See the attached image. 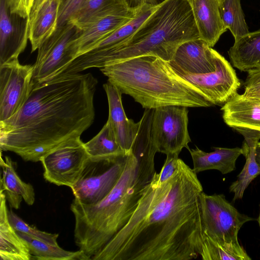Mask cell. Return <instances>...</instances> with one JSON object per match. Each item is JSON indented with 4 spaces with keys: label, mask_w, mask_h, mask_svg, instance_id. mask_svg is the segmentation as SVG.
I'll list each match as a JSON object with an SVG mask.
<instances>
[{
    "label": "cell",
    "mask_w": 260,
    "mask_h": 260,
    "mask_svg": "<svg viewBox=\"0 0 260 260\" xmlns=\"http://www.w3.org/2000/svg\"><path fill=\"white\" fill-rule=\"evenodd\" d=\"M197 174L180 158L166 181L158 183L156 172L127 224L91 259L197 258L204 239Z\"/></svg>",
    "instance_id": "6da1fadb"
},
{
    "label": "cell",
    "mask_w": 260,
    "mask_h": 260,
    "mask_svg": "<svg viewBox=\"0 0 260 260\" xmlns=\"http://www.w3.org/2000/svg\"><path fill=\"white\" fill-rule=\"evenodd\" d=\"M97 84L89 73L31 83L22 107L0 121L1 150L13 152L26 161H40L64 142L80 137L94 119Z\"/></svg>",
    "instance_id": "7a4b0ae2"
},
{
    "label": "cell",
    "mask_w": 260,
    "mask_h": 260,
    "mask_svg": "<svg viewBox=\"0 0 260 260\" xmlns=\"http://www.w3.org/2000/svg\"><path fill=\"white\" fill-rule=\"evenodd\" d=\"M108 81L132 96L143 108L167 106L208 107L212 104L169 62L153 55L134 57L100 68Z\"/></svg>",
    "instance_id": "3957f363"
},
{
    "label": "cell",
    "mask_w": 260,
    "mask_h": 260,
    "mask_svg": "<svg viewBox=\"0 0 260 260\" xmlns=\"http://www.w3.org/2000/svg\"><path fill=\"white\" fill-rule=\"evenodd\" d=\"M151 180L139 174L138 159L130 150L118 181L107 196L92 204L73 200L70 209L75 217V242L90 259L127 224Z\"/></svg>",
    "instance_id": "277c9868"
},
{
    "label": "cell",
    "mask_w": 260,
    "mask_h": 260,
    "mask_svg": "<svg viewBox=\"0 0 260 260\" xmlns=\"http://www.w3.org/2000/svg\"><path fill=\"white\" fill-rule=\"evenodd\" d=\"M199 38L187 1L162 0L129 40L104 59L102 67L145 55L170 62L180 45Z\"/></svg>",
    "instance_id": "5b68a950"
},
{
    "label": "cell",
    "mask_w": 260,
    "mask_h": 260,
    "mask_svg": "<svg viewBox=\"0 0 260 260\" xmlns=\"http://www.w3.org/2000/svg\"><path fill=\"white\" fill-rule=\"evenodd\" d=\"M199 199L204 237L245 252L238 241V232L246 222L253 219L239 212L223 194L208 195L202 191Z\"/></svg>",
    "instance_id": "8992f818"
},
{
    "label": "cell",
    "mask_w": 260,
    "mask_h": 260,
    "mask_svg": "<svg viewBox=\"0 0 260 260\" xmlns=\"http://www.w3.org/2000/svg\"><path fill=\"white\" fill-rule=\"evenodd\" d=\"M77 28L67 22L57 27L38 48L31 83L40 84L57 77L75 59L71 48Z\"/></svg>",
    "instance_id": "52a82bcc"
},
{
    "label": "cell",
    "mask_w": 260,
    "mask_h": 260,
    "mask_svg": "<svg viewBox=\"0 0 260 260\" xmlns=\"http://www.w3.org/2000/svg\"><path fill=\"white\" fill-rule=\"evenodd\" d=\"M187 107L167 106L153 110L152 137L157 152L179 155L182 149L190 148Z\"/></svg>",
    "instance_id": "ba28073f"
},
{
    "label": "cell",
    "mask_w": 260,
    "mask_h": 260,
    "mask_svg": "<svg viewBox=\"0 0 260 260\" xmlns=\"http://www.w3.org/2000/svg\"><path fill=\"white\" fill-rule=\"evenodd\" d=\"M157 4L139 5L131 20L99 40L88 51L75 58L66 67L63 74L73 75L91 68H101L103 59L129 40L155 9Z\"/></svg>",
    "instance_id": "9c48e42d"
},
{
    "label": "cell",
    "mask_w": 260,
    "mask_h": 260,
    "mask_svg": "<svg viewBox=\"0 0 260 260\" xmlns=\"http://www.w3.org/2000/svg\"><path fill=\"white\" fill-rule=\"evenodd\" d=\"M89 160L80 137L64 142L43 156L40 161L46 180L71 188L78 180Z\"/></svg>",
    "instance_id": "30bf717a"
},
{
    "label": "cell",
    "mask_w": 260,
    "mask_h": 260,
    "mask_svg": "<svg viewBox=\"0 0 260 260\" xmlns=\"http://www.w3.org/2000/svg\"><path fill=\"white\" fill-rule=\"evenodd\" d=\"M126 156L114 160L89 159L79 179L71 188L74 199L81 204H92L104 199L118 181Z\"/></svg>",
    "instance_id": "8fae6325"
},
{
    "label": "cell",
    "mask_w": 260,
    "mask_h": 260,
    "mask_svg": "<svg viewBox=\"0 0 260 260\" xmlns=\"http://www.w3.org/2000/svg\"><path fill=\"white\" fill-rule=\"evenodd\" d=\"M34 65L21 64L16 59L0 65V121L18 112L27 100Z\"/></svg>",
    "instance_id": "7c38bea8"
},
{
    "label": "cell",
    "mask_w": 260,
    "mask_h": 260,
    "mask_svg": "<svg viewBox=\"0 0 260 260\" xmlns=\"http://www.w3.org/2000/svg\"><path fill=\"white\" fill-rule=\"evenodd\" d=\"M180 76L198 88L212 105L224 104L237 93L241 83L230 63L219 53L214 71L200 74L173 68Z\"/></svg>",
    "instance_id": "4fadbf2b"
},
{
    "label": "cell",
    "mask_w": 260,
    "mask_h": 260,
    "mask_svg": "<svg viewBox=\"0 0 260 260\" xmlns=\"http://www.w3.org/2000/svg\"><path fill=\"white\" fill-rule=\"evenodd\" d=\"M139 5L104 11L76 27L71 48L75 58L88 51L96 42L131 20Z\"/></svg>",
    "instance_id": "5bb4252c"
},
{
    "label": "cell",
    "mask_w": 260,
    "mask_h": 260,
    "mask_svg": "<svg viewBox=\"0 0 260 260\" xmlns=\"http://www.w3.org/2000/svg\"><path fill=\"white\" fill-rule=\"evenodd\" d=\"M28 32L27 19L12 14L7 0H0V65L18 59Z\"/></svg>",
    "instance_id": "9a60e30c"
},
{
    "label": "cell",
    "mask_w": 260,
    "mask_h": 260,
    "mask_svg": "<svg viewBox=\"0 0 260 260\" xmlns=\"http://www.w3.org/2000/svg\"><path fill=\"white\" fill-rule=\"evenodd\" d=\"M218 53L199 38L186 41L180 45L169 63L172 67L186 73L205 74L215 70Z\"/></svg>",
    "instance_id": "2e32d148"
},
{
    "label": "cell",
    "mask_w": 260,
    "mask_h": 260,
    "mask_svg": "<svg viewBox=\"0 0 260 260\" xmlns=\"http://www.w3.org/2000/svg\"><path fill=\"white\" fill-rule=\"evenodd\" d=\"M103 87L108 101V120L111 124L118 142L128 154L138 132L140 122L135 123L127 117L122 104V93L116 86L108 81L103 85Z\"/></svg>",
    "instance_id": "e0dca14e"
},
{
    "label": "cell",
    "mask_w": 260,
    "mask_h": 260,
    "mask_svg": "<svg viewBox=\"0 0 260 260\" xmlns=\"http://www.w3.org/2000/svg\"><path fill=\"white\" fill-rule=\"evenodd\" d=\"M224 122L236 131L246 129L260 133V101L238 93L221 108Z\"/></svg>",
    "instance_id": "ac0fdd59"
},
{
    "label": "cell",
    "mask_w": 260,
    "mask_h": 260,
    "mask_svg": "<svg viewBox=\"0 0 260 260\" xmlns=\"http://www.w3.org/2000/svg\"><path fill=\"white\" fill-rule=\"evenodd\" d=\"M191 8L200 39L213 47L227 30L220 13L222 0H187Z\"/></svg>",
    "instance_id": "d6986e66"
},
{
    "label": "cell",
    "mask_w": 260,
    "mask_h": 260,
    "mask_svg": "<svg viewBox=\"0 0 260 260\" xmlns=\"http://www.w3.org/2000/svg\"><path fill=\"white\" fill-rule=\"evenodd\" d=\"M6 201L5 193L1 191L0 259H31L29 248L9 221Z\"/></svg>",
    "instance_id": "ffe728a7"
},
{
    "label": "cell",
    "mask_w": 260,
    "mask_h": 260,
    "mask_svg": "<svg viewBox=\"0 0 260 260\" xmlns=\"http://www.w3.org/2000/svg\"><path fill=\"white\" fill-rule=\"evenodd\" d=\"M2 175L1 191L5 193L11 207L17 209L22 200L28 205H32L35 201V193L32 186L23 181L15 170V164L9 156L2 158L1 155Z\"/></svg>",
    "instance_id": "44dd1931"
},
{
    "label": "cell",
    "mask_w": 260,
    "mask_h": 260,
    "mask_svg": "<svg viewBox=\"0 0 260 260\" xmlns=\"http://www.w3.org/2000/svg\"><path fill=\"white\" fill-rule=\"evenodd\" d=\"M214 151L206 152L198 147L189 149L193 171L198 173L209 170H217L222 174L233 171L236 160L243 153L242 148L214 147Z\"/></svg>",
    "instance_id": "7402d4cb"
},
{
    "label": "cell",
    "mask_w": 260,
    "mask_h": 260,
    "mask_svg": "<svg viewBox=\"0 0 260 260\" xmlns=\"http://www.w3.org/2000/svg\"><path fill=\"white\" fill-rule=\"evenodd\" d=\"M60 0H46L40 7L28 24V39L31 52L50 37L58 27Z\"/></svg>",
    "instance_id": "603a6c76"
},
{
    "label": "cell",
    "mask_w": 260,
    "mask_h": 260,
    "mask_svg": "<svg viewBox=\"0 0 260 260\" xmlns=\"http://www.w3.org/2000/svg\"><path fill=\"white\" fill-rule=\"evenodd\" d=\"M238 132L245 139L242 149L246 162L241 172L237 176V180L230 186V191L234 194V201L241 199L249 184L260 175V167L256 162L255 156V146L260 139V133L246 129H241Z\"/></svg>",
    "instance_id": "cb8c5ba5"
},
{
    "label": "cell",
    "mask_w": 260,
    "mask_h": 260,
    "mask_svg": "<svg viewBox=\"0 0 260 260\" xmlns=\"http://www.w3.org/2000/svg\"><path fill=\"white\" fill-rule=\"evenodd\" d=\"M228 54L231 62L238 70L247 72L260 70V29L235 41Z\"/></svg>",
    "instance_id": "d4e9b609"
},
{
    "label": "cell",
    "mask_w": 260,
    "mask_h": 260,
    "mask_svg": "<svg viewBox=\"0 0 260 260\" xmlns=\"http://www.w3.org/2000/svg\"><path fill=\"white\" fill-rule=\"evenodd\" d=\"M84 146L91 161L114 160L127 155L118 142L108 120L96 136L84 143Z\"/></svg>",
    "instance_id": "484cf974"
},
{
    "label": "cell",
    "mask_w": 260,
    "mask_h": 260,
    "mask_svg": "<svg viewBox=\"0 0 260 260\" xmlns=\"http://www.w3.org/2000/svg\"><path fill=\"white\" fill-rule=\"evenodd\" d=\"M29 248L31 259L37 260H86L90 258L81 250L72 252L17 232Z\"/></svg>",
    "instance_id": "4316f807"
},
{
    "label": "cell",
    "mask_w": 260,
    "mask_h": 260,
    "mask_svg": "<svg viewBox=\"0 0 260 260\" xmlns=\"http://www.w3.org/2000/svg\"><path fill=\"white\" fill-rule=\"evenodd\" d=\"M219 10L222 21L235 41L249 32L240 0H222Z\"/></svg>",
    "instance_id": "83f0119b"
},
{
    "label": "cell",
    "mask_w": 260,
    "mask_h": 260,
    "mask_svg": "<svg viewBox=\"0 0 260 260\" xmlns=\"http://www.w3.org/2000/svg\"><path fill=\"white\" fill-rule=\"evenodd\" d=\"M129 7L127 0H85L68 22L78 27L99 13Z\"/></svg>",
    "instance_id": "f1b7e54d"
},
{
    "label": "cell",
    "mask_w": 260,
    "mask_h": 260,
    "mask_svg": "<svg viewBox=\"0 0 260 260\" xmlns=\"http://www.w3.org/2000/svg\"><path fill=\"white\" fill-rule=\"evenodd\" d=\"M199 255L204 260H250L246 252H240L224 246L204 237Z\"/></svg>",
    "instance_id": "f546056e"
},
{
    "label": "cell",
    "mask_w": 260,
    "mask_h": 260,
    "mask_svg": "<svg viewBox=\"0 0 260 260\" xmlns=\"http://www.w3.org/2000/svg\"><path fill=\"white\" fill-rule=\"evenodd\" d=\"M9 221L16 232L25 233L44 242L58 245L57 243L58 234H51L41 231L37 228L30 226L24 221L11 210H8Z\"/></svg>",
    "instance_id": "4dcf8cb0"
},
{
    "label": "cell",
    "mask_w": 260,
    "mask_h": 260,
    "mask_svg": "<svg viewBox=\"0 0 260 260\" xmlns=\"http://www.w3.org/2000/svg\"><path fill=\"white\" fill-rule=\"evenodd\" d=\"M85 0H60L58 26L67 23Z\"/></svg>",
    "instance_id": "1f68e13d"
},
{
    "label": "cell",
    "mask_w": 260,
    "mask_h": 260,
    "mask_svg": "<svg viewBox=\"0 0 260 260\" xmlns=\"http://www.w3.org/2000/svg\"><path fill=\"white\" fill-rule=\"evenodd\" d=\"M179 158L178 155H167L166 160L159 173H157V181L162 183L169 179L177 170Z\"/></svg>",
    "instance_id": "d6a6232c"
},
{
    "label": "cell",
    "mask_w": 260,
    "mask_h": 260,
    "mask_svg": "<svg viewBox=\"0 0 260 260\" xmlns=\"http://www.w3.org/2000/svg\"><path fill=\"white\" fill-rule=\"evenodd\" d=\"M34 2L35 0H7L10 12L27 20Z\"/></svg>",
    "instance_id": "836d02e7"
},
{
    "label": "cell",
    "mask_w": 260,
    "mask_h": 260,
    "mask_svg": "<svg viewBox=\"0 0 260 260\" xmlns=\"http://www.w3.org/2000/svg\"><path fill=\"white\" fill-rule=\"evenodd\" d=\"M244 82V91L260 90V70L250 71L247 72Z\"/></svg>",
    "instance_id": "e575fe53"
},
{
    "label": "cell",
    "mask_w": 260,
    "mask_h": 260,
    "mask_svg": "<svg viewBox=\"0 0 260 260\" xmlns=\"http://www.w3.org/2000/svg\"><path fill=\"white\" fill-rule=\"evenodd\" d=\"M243 94L248 98L253 99L260 101V90L244 91Z\"/></svg>",
    "instance_id": "d590c367"
},
{
    "label": "cell",
    "mask_w": 260,
    "mask_h": 260,
    "mask_svg": "<svg viewBox=\"0 0 260 260\" xmlns=\"http://www.w3.org/2000/svg\"><path fill=\"white\" fill-rule=\"evenodd\" d=\"M255 156L256 161L260 167V142H258L255 146Z\"/></svg>",
    "instance_id": "8d00e7d4"
},
{
    "label": "cell",
    "mask_w": 260,
    "mask_h": 260,
    "mask_svg": "<svg viewBox=\"0 0 260 260\" xmlns=\"http://www.w3.org/2000/svg\"><path fill=\"white\" fill-rule=\"evenodd\" d=\"M257 221L258 222V225H259V226L260 228V204H259V214H258V217L257 218Z\"/></svg>",
    "instance_id": "74e56055"
}]
</instances>
